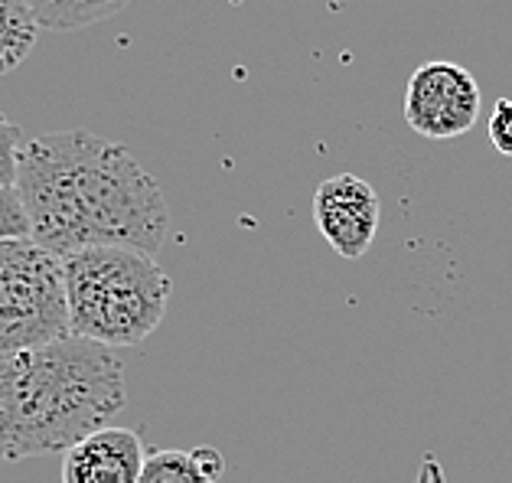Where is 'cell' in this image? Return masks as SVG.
Returning <instances> with one entry per match:
<instances>
[{
  "label": "cell",
  "mask_w": 512,
  "mask_h": 483,
  "mask_svg": "<svg viewBox=\"0 0 512 483\" xmlns=\"http://www.w3.org/2000/svg\"><path fill=\"white\" fill-rule=\"evenodd\" d=\"M17 193L27 209L30 239L59 258L82 249L157 255L170 235V209L157 180L128 147L92 131L23 141Z\"/></svg>",
  "instance_id": "6da1fadb"
},
{
  "label": "cell",
  "mask_w": 512,
  "mask_h": 483,
  "mask_svg": "<svg viewBox=\"0 0 512 483\" xmlns=\"http://www.w3.org/2000/svg\"><path fill=\"white\" fill-rule=\"evenodd\" d=\"M124 408L115 350L82 337L0 359V464L66 454Z\"/></svg>",
  "instance_id": "7a4b0ae2"
},
{
  "label": "cell",
  "mask_w": 512,
  "mask_h": 483,
  "mask_svg": "<svg viewBox=\"0 0 512 483\" xmlns=\"http://www.w3.org/2000/svg\"><path fill=\"white\" fill-rule=\"evenodd\" d=\"M69 333L108 350L144 343L164 324L170 278L154 255L134 249H82L62 258Z\"/></svg>",
  "instance_id": "3957f363"
},
{
  "label": "cell",
  "mask_w": 512,
  "mask_h": 483,
  "mask_svg": "<svg viewBox=\"0 0 512 483\" xmlns=\"http://www.w3.org/2000/svg\"><path fill=\"white\" fill-rule=\"evenodd\" d=\"M66 337L72 333L62 258L33 239L0 242V359Z\"/></svg>",
  "instance_id": "277c9868"
},
{
  "label": "cell",
  "mask_w": 512,
  "mask_h": 483,
  "mask_svg": "<svg viewBox=\"0 0 512 483\" xmlns=\"http://www.w3.org/2000/svg\"><path fill=\"white\" fill-rule=\"evenodd\" d=\"M480 82L460 63L431 59L411 72L405 89V121L428 141H454L480 118Z\"/></svg>",
  "instance_id": "5b68a950"
},
{
  "label": "cell",
  "mask_w": 512,
  "mask_h": 483,
  "mask_svg": "<svg viewBox=\"0 0 512 483\" xmlns=\"http://www.w3.org/2000/svg\"><path fill=\"white\" fill-rule=\"evenodd\" d=\"M379 193L356 173H336L323 180L314 193V222L330 249L356 262L362 258L379 232Z\"/></svg>",
  "instance_id": "8992f818"
},
{
  "label": "cell",
  "mask_w": 512,
  "mask_h": 483,
  "mask_svg": "<svg viewBox=\"0 0 512 483\" xmlns=\"http://www.w3.org/2000/svg\"><path fill=\"white\" fill-rule=\"evenodd\" d=\"M147 448L131 428H98L62 457V483H137Z\"/></svg>",
  "instance_id": "52a82bcc"
},
{
  "label": "cell",
  "mask_w": 512,
  "mask_h": 483,
  "mask_svg": "<svg viewBox=\"0 0 512 483\" xmlns=\"http://www.w3.org/2000/svg\"><path fill=\"white\" fill-rule=\"evenodd\" d=\"M226 461L216 448L193 451H147L137 483H216Z\"/></svg>",
  "instance_id": "ba28073f"
},
{
  "label": "cell",
  "mask_w": 512,
  "mask_h": 483,
  "mask_svg": "<svg viewBox=\"0 0 512 483\" xmlns=\"http://www.w3.org/2000/svg\"><path fill=\"white\" fill-rule=\"evenodd\" d=\"M36 33L40 23L30 0H0V76H7L33 53Z\"/></svg>",
  "instance_id": "9c48e42d"
},
{
  "label": "cell",
  "mask_w": 512,
  "mask_h": 483,
  "mask_svg": "<svg viewBox=\"0 0 512 483\" xmlns=\"http://www.w3.org/2000/svg\"><path fill=\"white\" fill-rule=\"evenodd\" d=\"M36 23L46 30H82L115 17L131 0H30Z\"/></svg>",
  "instance_id": "30bf717a"
},
{
  "label": "cell",
  "mask_w": 512,
  "mask_h": 483,
  "mask_svg": "<svg viewBox=\"0 0 512 483\" xmlns=\"http://www.w3.org/2000/svg\"><path fill=\"white\" fill-rule=\"evenodd\" d=\"M10 239H30L27 209L20 203L17 187L0 190V242H10Z\"/></svg>",
  "instance_id": "8fae6325"
},
{
  "label": "cell",
  "mask_w": 512,
  "mask_h": 483,
  "mask_svg": "<svg viewBox=\"0 0 512 483\" xmlns=\"http://www.w3.org/2000/svg\"><path fill=\"white\" fill-rule=\"evenodd\" d=\"M23 134L14 121L0 115V190L17 187V154H20Z\"/></svg>",
  "instance_id": "7c38bea8"
},
{
  "label": "cell",
  "mask_w": 512,
  "mask_h": 483,
  "mask_svg": "<svg viewBox=\"0 0 512 483\" xmlns=\"http://www.w3.org/2000/svg\"><path fill=\"white\" fill-rule=\"evenodd\" d=\"M490 141L499 154L512 157V98H499L490 115Z\"/></svg>",
  "instance_id": "4fadbf2b"
}]
</instances>
